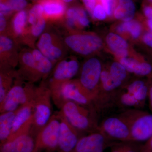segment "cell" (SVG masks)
I'll return each instance as SVG.
<instances>
[{"instance_id": "cell-1", "label": "cell", "mask_w": 152, "mask_h": 152, "mask_svg": "<svg viewBox=\"0 0 152 152\" xmlns=\"http://www.w3.org/2000/svg\"><path fill=\"white\" fill-rule=\"evenodd\" d=\"M17 77L34 84L46 80L55 65L37 48H26L20 51Z\"/></svg>"}, {"instance_id": "cell-2", "label": "cell", "mask_w": 152, "mask_h": 152, "mask_svg": "<svg viewBox=\"0 0 152 152\" xmlns=\"http://www.w3.org/2000/svg\"><path fill=\"white\" fill-rule=\"evenodd\" d=\"M80 65L77 60L73 57L66 56L56 64L48 80L51 92L52 101L61 109L64 103L62 97V87L78 73Z\"/></svg>"}, {"instance_id": "cell-3", "label": "cell", "mask_w": 152, "mask_h": 152, "mask_svg": "<svg viewBox=\"0 0 152 152\" xmlns=\"http://www.w3.org/2000/svg\"><path fill=\"white\" fill-rule=\"evenodd\" d=\"M60 111L69 122L83 134L98 131L97 112L94 108L67 101L63 105Z\"/></svg>"}, {"instance_id": "cell-4", "label": "cell", "mask_w": 152, "mask_h": 152, "mask_svg": "<svg viewBox=\"0 0 152 152\" xmlns=\"http://www.w3.org/2000/svg\"><path fill=\"white\" fill-rule=\"evenodd\" d=\"M148 83L137 80L126 83L118 92L112 107H118L125 110L129 109H141L148 100Z\"/></svg>"}, {"instance_id": "cell-5", "label": "cell", "mask_w": 152, "mask_h": 152, "mask_svg": "<svg viewBox=\"0 0 152 152\" xmlns=\"http://www.w3.org/2000/svg\"><path fill=\"white\" fill-rule=\"evenodd\" d=\"M33 100L34 112L31 132L35 138L38 132L46 124L53 115L51 92L47 80L41 81L36 87Z\"/></svg>"}, {"instance_id": "cell-6", "label": "cell", "mask_w": 152, "mask_h": 152, "mask_svg": "<svg viewBox=\"0 0 152 152\" xmlns=\"http://www.w3.org/2000/svg\"><path fill=\"white\" fill-rule=\"evenodd\" d=\"M36 48L55 66L66 56L69 51L61 33L49 23L45 31L38 39Z\"/></svg>"}, {"instance_id": "cell-7", "label": "cell", "mask_w": 152, "mask_h": 152, "mask_svg": "<svg viewBox=\"0 0 152 152\" xmlns=\"http://www.w3.org/2000/svg\"><path fill=\"white\" fill-rule=\"evenodd\" d=\"M128 124L132 141H147L152 137V113L141 109H129L118 114Z\"/></svg>"}, {"instance_id": "cell-8", "label": "cell", "mask_w": 152, "mask_h": 152, "mask_svg": "<svg viewBox=\"0 0 152 152\" xmlns=\"http://www.w3.org/2000/svg\"><path fill=\"white\" fill-rule=\"evenodd\" d=\"M37 86L16 77L4 99L0 102V113L14 111L34 99Z\"/></svg>"}, {"instance_id": "cell-9", "label": "cell", "mask_w": 152, "mask_h": 152, "mask_svg": "<svg viewBox=\"0 0 152 152\" xmlns=\"http://www.w3.org/2000/svg\"><path fill=\"white\" fill-rule=\"evenodd\" d=\"M62 35L68 50L81 56L94 54L99 50L102 45L100 38L93 34L65 30Z\"/></svg>"}, {"instance_id": "cell-10", "label": "cell", "mask_w": 152, "mask_h": 152, "mask_svg": "<svg viewBox=\"0 0 152 152\" xmlns=\"http://www.w3.org/2000/svg\"><path fill=\"white\" fill-rule=\"evenodd\" d=\"M102 66L99 60L96 58L88 59L83 64L78 79L79 83L92 102L93 105L99 90Z\"/></svg>"}, {"instance_id": "cell-11", "label": "cell", "mask_w": 152, "mask_h": 152, "mask_svg": "<svg viewBox=\"0 0 152 152\" xmlns=\"http://www.w3.org/2000/svg\"><path fill=\"white\" fill-rule=\"evenodd\" d=\"M60 127V119L57 112L53 114L46 124L37 134L33 152L57 151Z\"/></svg>"}, {"instance_id": "cell-12", "label": "cell", "mask_w": 152, "mask_h": 152, "mask_svg": "<svg viewBox=\"0 0 152 152\" xmlns=\"http://www.w3.org/2000/svg\"><path fill=\"white\" fill-rule=\"evenodd\" d=\"M98 131L111 141H132L130 131L128 124L121 116L106 118L99 124Z\"/></svg>"}, {"instance_id": "cell-13", "label": "cell", "mask_w": 152, "mask_h": 152, "mask_svg": "<svg viewBox=\"0 0 152 152\" xmlns=\"http://www.w3.org/2000/svg\"><path fill=\"white\" fill-rule=\"evenodd\" d=\"M60 119L58 152H72L83 134L74 127L63 115L58 112Z\"/></svg>"}, {"instance_id": "cell-14", "label": "cell", "mask_w": 152, "mask_h": 152, "mask_svg": "<svg viewBox=\"0 0 152 152\" xmlns=\"http://www.w3.org/2000/svg\"><path fill=\"white\" fill-rule=\"evenodd\" d=\"M20 45L9 36H0V69H15L18 65Z\"/></svg>"}, {"instance_id": "cell-15", "label": "cell", "mask_w": 152, "mask_h": 152, "mask_svg": "<svg viewBox=\"0 0 152 152\" xmlns=\"http://www.w3.org/2000/svg\"><path fill=\"white\" fill-rule=\"evenodd\" d=\"M33 99L17 110L10 135L7 141L22 134L31 132L34 112Z\"/></svg>"}, {"instance_id": "cell-16", "label": "cell", "mask_w": 152, "mask_h": 152, "mask_svg": "<svg viewBox=\"0 0 152 152\" xmlns=\"http://www.w3.org/2000/svg\"><path fill=\"white\" fill-rule=\"evenodd\" d=\"M112 141L99 131L81 137L72 152H103Z\"/></svg>"}, {"instance_id": "cell-17", "label": "cell", "mask_w": 152, "mask_h": 152, "mask_svg": "<svg viewBox=\"0 0 152 152\" xmlns=\"http://www.w3.org/2000/svg\"><path fill=\"white\" fill-rule=\"evenodd\" d=\"M61 93L64 103L67 101H73L94 108L92 102L82 88L77 80L72 79L64 84Z\"/></svg>"}, {"instance_id": "cell-18", "label": "cell", "mask_w": 152, "mask_h": 152, "mask_svg": "<svg viewBox=\"0 0 152 152\" xmlns=\"http://www.w3.org/2000/svg\"><path fill=\"white\" fill-rule=\"evenodd\" d=\"M35 139L31 132L22 134L0 145V152H33Z\"/></svg>"}, {"instance_id": "cell-19", "label": "cell", "mask_w": 152, "mask_h": 152, "mask_svg": "<svg viewBox=\"0 0 152 152\" xmlns=\"http://www.w3.org/2000/svg\"><path fill=\"white\" fill-rule=\"evenodd\" d=\"M48 24L46 19L43 16L35 23L27 26L20 44H24L31 48H36V43L38 39L45 31Z\"/></svg>"}, {"instance_id": "cell-20", "label": "cell", "mask_w": 152, "mask_h": 152, "mask_svg": "<svg viewBox=\"0 0 152 152\" xmlns=\"http://www.w3.org/2000/svg\"><path fill=\"white\" fill-rule=\"evenodd\" d=\"M27 18L26 12L23 10L17 12L10 21L9 36L13 38L19 45L27 27Z\"/></svg>"}, {"instance_id": "cell-21", "label": "cell", "mask_w": 152, "mask_h": 152, "mask_svg": "<svg viewBox=\"0 0 152 152\" xmlns=\"http://www.w3.org/2000/svg\"><path fill=\"white\" fill-rule=\"evenodd\" d=\"M41 4L44 8V16L47 21L59 22L62 20L66 7L61 0H44Z\"/></svg>"}, {"instance_id": "cell-22", "label": "cell", "mask_w": 152, "mask_h": 152, "mask_svg": "<svg viewBox=\"0 0 152 152\" xmlns=\"http://www.w3.org/2000/svg\"><path fill=\"white\" fill-rule=\"evenodd\" d=\"M119 62L129 73L142 77L152 75V66L148 63L140 62L134 59L126 57L120 59Z\"/></svg>"}, {"instance_id": "cell-23", "label": "cell", "mask_w": 152, "mask_h": 152, "mask_svg": "<svg viewBox=\"0 0 152 152\" xmlns=\"http://www.w3.org/2000/svg\"><path fill=\"white\" fill-rule=\"evenodd\" d=\"M86 12L78 7L70 8L66 11L64 18L59 23L64 28V30H73L74 28L80 26V22L86 17Z\"/></svg>"}, {"instance_id": "cell-24", "label": "cell", "mask_w": 152, "mask_h": 152, "mask_svg": "<svg viewBox=\"0 0 152 152\" xmlns=\"http://www.w3.org/2000/svg\"><path fill=\"white\" fill-rule=\"evenodd\" d=\"M106 42L112 52L121 58H126L128 55L127 43L122 37L114 33L109 34Z\"/></svg>"}, {"instance_id": "cell-25", "label": "cell", "mask_w": 152, "mask_h": 152, "mask_svg": "<svg viewBox=\"0 0 152 152\" xmlns=\"http://www.w3.org/2000/svg\"><path fill=\"white\" fill-rule=\"evenodd\" d=\"M118 4L114 10V16L124 22L132 20L135 13V6L132 0H118Z\"/></svg>"}, {"instance_id": "cell-26", "label": "cell", "mask_w": 152, "mask_h": 152, "mask_svg": "<svg viewBox=\"0 0 152 152\" xmlns=\"http://www.w3.org/2000/svg\"><path fill=\"white\" fill-rule=\"evenodd\" d=\"M17 110L2 113L0 115V145L5 142L8 140Z\"/></svg>"}, {"instance_id": "cell-27", "label": "cell", "mask_w": 152, "mask_h": 152, "mask_svg": "<svg viewBox=\"0 0 152 152\" xmlns=\"http://www.w3.org/2000/svg\"><path fill=\"white\" fill-rule=\"evenodd\" d=\"M16 77V70L0 69V102L12 87Z\"/></svg>"}, {"instance_id": "cell-28", "label": "cell", "mask_w": 152, "mask_h": 152, "mask_svg": "<svg viewBox=\"0 0 152 152\" xmlns=\"http://www.w3.org/2000/svg\"><path fill=\"white\" fill-rule=\"evenodd\" d=\"M117 31L119 33L129 32L134 39L138 37L141 32V26L135 20L124 22L117 28Z\"/></svg>"}, {"instance_id": "cell-29", "label": "cell", "mask_w": 152, "mask_h": 152, "mask_svg": "<svg viewBox=\"0 0 152 152\" xmlns=\"http://www.w3.org/2000/svg\"><path fill=\"white\" fill-rule=\"evenodd\" d=\"M111 75L118 80L126 84L128 73H129L120 62H115L111 64L108 69Z\"/></svg>"}, {"instance_id": "cell-30", "label": "cell", "mask_w": 152, "mask_h": 152, "mask_svg": "<svg viewBox=\"0 0 152 152\" xmlns=\"http://www.w3.org/2000/svg\"><path fill=\"white\" fill-rule=\"evenodd\" d=\"M44 16V8L41 4L33 6L28 14L27 26L35 23L40 18Z\"/></svg>"}, {"instance_id": "cell-31", "label": "cell", "mask_w": 152, "mask_h": 152, "mask_svg": "<svg viewBox=\"0 0 152 152\" xmlns=\"http://www.w3.org/2000/svg\"><path fill=\"white\" fill-rule=\"evenodd\" d=\"M5 3L13 12H18L24 10L28 5L26 0H1Z\"/></svg>"}, {"instance_id": "cell-32", "label": "cell", "mask_w": 152, "mask_h": 152, "mask_svg": "<svg viewBox=\"0 0 152 152\" xmlns=\"http://www.w3.org/2000/svg\"><path fill=\"white\" fill-rule=\"evenodd\" d=\"M142 145L138 142H123L122 152H140Z\"/></svg>"}, {"instance_id": "cell-33", "label": "cell", "mask_w": 152, "mask_h": 152, "mask_svg": "<svg viewBox=\"0 0 152 152\" xmlns=\"http://www.w3.org/2000/svg\"><path fill=\"white\" fill-rule=\"evenodd\" d=\"M9 25L8 17L0 13V36H9Z\"/></svg>"}, {"instance_id": "cell-34", "label": "cell", "mask_w": 152, "mask_h": 152, "mask_svg": "<svg viewBox=\"0 0 152 152\" xmlns=\"http://www.w3.org/2000/svg\"><path fill=\"white\" fill-rule=\"evenodd\" d=\"M107 15L105 10L102 4H98L95 6L92 15L94 18L99 20H104L106 18Z\"/></svg>"}, {"instance_id": "cell-35", "label": "cell", "mask_w": 152, "mask_h": 152, "mask_svg": "<svg viewBox=\"0 0 152 152\" xmlns=\"http://www.w3.org/2000/svg\"><path fill=\"white\" fill-rule=\"evenodd\" d=\"M114 0H100L101 4L105 10L107 15L112 14Z\"/></svg>"}, {"instance_id": "cell-36", "label": "cell", "mask_w": 152, "mask_h": 152, "mask_svg": "<svg viewBox=\"0 0 152 152\" xmlns=\"http://www.w3.org/2000/svg\"><path fill=\"white\" fill-rule=\"evenodd\" d=\"M0 11L1 13L3 14L7 17H8L13 12L7 4L1 1L0 3Z\"/></svg>"}, {"instance_id": "cell-37", "label": "cell", "mask_w": 152, "mask_h": 152, "mask_svg": "<svg viewBox=\"0 0 152 152\" xmlns=\"http://www.w3.org/2000/svg\"><path fill=\"white\" fill-rule=\"evenodd\" d=\"M87 10L92 16L93 11L96 6V0H83Z\"/></svg>"}, {"instance_id": "cell-38", "label": "cell", "mask_w": 152, "mask_h": 152, "mask_svg": "<svg viewBox=\"0 0 152 152\" xmlns=\"http://www.w3.org/2000/svg\"><path fill=\"white\" fill-rule=\"evenodd\" d=\"M140 152H152V137L142 145Z\"/></svg>"}, {"instance_id": "cell-39", "label": "cell", "mask_w": 152, "mask_h": 152, "mask_svg": "<svg viewBox=\"0 0 152 152\" xmlns=\"http://www.w3.org/2000/svg\"><path fill=\"white\" fill-rule=\"evenodd\" d=\"M143 40L145 44L152 48V31L146 33L143 36Z\"/></svg>"}, {"instance_id": "cell-40", "label": "cell", "mask_w": 152, "mask_h": 152, "mask_svg": "<svg viewBox=\"0 0 152 152\" xmlns=\"http://www.w3.org/2000/svg\"><path fill=\"white\" fill-rule=\"evenodd\" d=\"M149 89L148 100V101L149 107L152 113V79L148 82Z\"/></svg>"}, {"instance_id": "cell-41", "label": "cell", "mask_w": 152, "mask_h": 152, "mask_svg": "<svg viewBox=\"0 0 152 152\" xmlns=\"http://www.w3.org/2000/svg\"><path fill=\"white\" fill-rule=\"evenodd\" d=\"M143 12L144 15L149 20L152 19V6H145L144 7Z\"/></svg>"}, {"instance_id": "cell-42", "label": "cell", "mask_w": 152, "mask_h": 152, "mask_svg": "<svg viewBox=\"0 0 152 152\" xmlns=\"http://www.w3.org/2000/svg\"><path fill=\"white\" fill-rule=\"evenodd\" d=\"M123 142L118 143L112 145V150L111 152H122Z\"/></svg>"}, {"instance_id": "cell-43", "label": "cell", "mask_w": 152, "mask_h": 152, "mask_svg": "<svg viewBox=\"0 0 152 152\" xmlns=\"http://www.w3.org/2000/svg\"><path fill=\"white\" fill-rule=\"evenodd\" d=\"M148 25L150 28L152 30V19L151 20H148Z\"/></svg>"}, {"instance_id": "cell-44", "label": "cell", "mask_w": 152, "mask_h": 152, "mask_svg": "<svg viewBox=\"0 0 152 152\" xmlns=\"http://www.w3.org/2000/svg\"><path fill=\"white\" fill-rule=\"evenodd\" d=\"M62 1L64 2L69 3L72 2V1H73V0H62Z\"/></svg>"}, {"instance_id": "cell-45", "label": "cell", "mask_w": 152, "mask_h": 152, "mask_svg": "<svg viewBox=\"0 0 152 152\" xmlns=\"http://www.w3.org/2000/svg\"><path fill=\"white\" fill-rule=\"evenodd\" d=\"M148 1H149L151 3H152V0H148Z\"/></svg>"}, {"instance_id": "cell-46", "label": "cell", "mask_w": 152, "mask_h": 152, "mask_svg": "<svg viewBox=\"0 0 152 152\" xmlns=\"http://www.w3.org/2000/svg\"><path fill=\"white\" fill-rule=\"evenodd\" d=\"M34 1H36V0H34Z\"/></svg>"}]
</instances>
